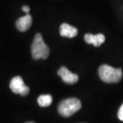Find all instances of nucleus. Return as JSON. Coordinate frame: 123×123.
Returning <instances> with one entry per match:
<instances>
[{
    "mask_svg": "<svg viewBox=\"0 0 123 123\" xmlns=\"http://www.w3.org/2000/svg\"><path fill=\"white\" fill-rule=\"evenodd\" d=\"M98 75L100 79L105 83H118L123 78V72L121 68H115L103 64L98 68Z\"/></svg>",
    "mask_w": 123,
    "mask_h": 123,
    "instance_id": "obj_1",
    "label": "nucleus"
},
{
    "mask_svg": "<svg viewBox=\"0 0 123 123\" xmlns=\"http://www.w3.org/2000/svg\"><path fill=\"white\" fill-rule=\"evenodd\" d=\"M31 55L33 59L38 60L40 59L45 60L49 55V49L43 41L40 34H36L31 44Z\"/></svg>",
    "mask_w": 123,
    "mask_h": 123,
    "instance_id": "obj_2",
    "label": "nucleus"
},
{
    "mask_svg": "<svg viewBox=\"0 0 123 123\" xmlns=\"http://www.w3.org/2000/svg\"><path fill=\"white\" fill-rule=\"evenodd\" d=\"M81 107V103L76 98H70L62 101L58 105V113L64 118H68L78 111Z\"/></svg>",
    "mask_w": 123,
    "mask_h": 123,
    "instance_id": "obj_3",
    "label": "nucleus"
},
{
    "mask_svg": "<svg viewBox=\"0 0 123 123\" xmlns=\"http://www.w3.org/2000/svg\"><path fill=\"white\" fill-rule=\"evenodd\" d=\"M10 88L12 92L15 94H18L23 97L27 96L30 92L29 87L25 85L23 79L19 76L14 77L11 80L10 83Z\"/></svg>",
    "mask_w": 123,
    "mask_h": 123,
    "instance_id": "obj_4",
    "label": "nucleus"
},
{
    "mask_svg": "<svg viewBox=\"0 0 123 123\" xmlns=\"http://www.w3.org/2000/svg\"><path fill=\"white\" fill-rule=\"evenodd\" d=\"M57 75L61 77L64 83L67 84H74L77 83L79 80L78 75L71 73L64 66H62L58 70Z\"/></svg>",
    "mask_w": 123,
    "mask_h": 123,
    "instance_id": "obj_5",
    "label": "nucleus"
},
{
    "mask_svg": "<svg viewBox=\"0 0 123 123\" xmlns=\"http://www.w3.org/2000/svg\"><path fill=\"white\" fill-rule=\"evenodd\" d=\"M32 23V18L29 14L25 16L19 18L16 22V27L20 31H26L30 28Z\"/></svg>",
    "mask_w": 123,
    "mask_h": 123,
    "instance_id": "obj_6",
    "label": "nucleus"
},
{
    "mask_svg": "<svg viewBox=\"0 0 123 123\" xmlns=\"http://www.w3.org/2000/svg\"><path fill=\"white\" fill-rule=\"evenodd\" d=\"M84 40L88 44H92L94 47H99L105 42V37L102 34H98L97 35L86 34L84 36Z\"/></svg>",
    "mask_w": 123,
    "mask_h": 123,
    "instance_id": "obj_7",
    "label": "nucleus"
},
{
    "mask_svg": "<svg viewBox=\"0 0 123 123\" xmlns=\"http://www.w3.org/2000/svg\"><path fill=\"white\" fill-rule=\"evenodd\" d=\"M78 30L73 26H71L67 23H63L60 27V34L62 37L66 38H74L77 35Z\"/></svg>",
    "mask_w": 123,
    "mask_h": 123,
    "instance_id": "obj_8",
    "label": "nucleus"
},
{
    "mask_svg": "<svg viewBox=\"0 0 123 123\" xmlns=\"http://www.w3.org/2000/svg\"><path fill=\"white\" fill-rule=\"evenodd\" d=\"M37 101L40 107H48L52 103L53 98L50 94H42L38 98Z\"/></svg>",
    "mask_w": 123,
    "mask_h": 123,
    "instance_id": "obj_9",
    "label": "nucleus"
},
{
    "mask_svg": "<svg viewBox=\"0 0 123 123\" xmlns=\"http://www.w3.org/2000/svg\"><path fill=\"white\" fill-rule=\"evenodd\" d=\"M118 117L120 120L123 121V104L119 109L118 112Z\"/></svg>",
    "mask_w": 123,
    "mask_h": 123,
    "instance_id": "obj_10",
    "label": "nucleus"
},
{
    "mask_svg": "<svg viewBox=\"0 0 123 123\" xmlns=\"http://www.w3.org/2000/svg\"><path fill=\"white\" fill-rule=\"evenodd\" d=\"M22 10L23 12H25V13L28 14V12H29L30 10V8L27 6H23Z\"/></svg>",
    "mask_w": 123,
    "mask_h": 123,
    "instance_id": "obj_11",
    "label": "nucleus"
},
{
    "mask_svg": "<svg viewBox=\"0 0 123 123\" xmlns=\"http://www.w3.org/2000/svg\"><path fill=\"white\" fill-rule=\"evenodd\" d=\"M33 123V122H29V123Z\"/></svg>",
    "mask_w": 123,
    "mask_h": 123,
    "instance_id": "obj_12",
    "label": "nucleus"
}]
</instances>
